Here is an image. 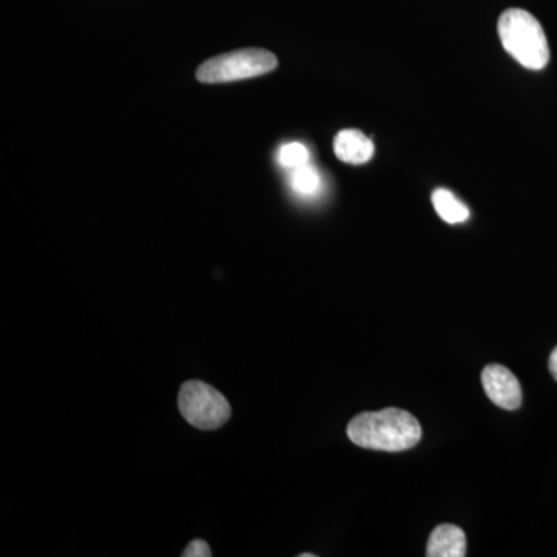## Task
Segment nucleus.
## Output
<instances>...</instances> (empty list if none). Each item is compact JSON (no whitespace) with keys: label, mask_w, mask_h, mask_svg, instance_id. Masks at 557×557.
I'll use <instances>...</instances> for the list:
<instances>
[{"label":"nucleus","mask_w":557,"mask_h":557,"mask_svg":"<svg viewBox=\"0 0 557 557\" xmlns=\"http://www.w3.org/2000/svg\"><path fill=\"white\" fill-rule=\"evenodd\" d=\"M347 435L361 448L398 453L413 448L421 438L417 418L401 409L359 413L348 423Z\"/></svg>","instance_id":"obj_1"},{"label":"nucleus","mask_w":557,"mask_h":557,"mask_svg":"<svg viewBox=\"0 0 557 557\" xmlns=\"http://www.w3.org/2000/svg\"><path fill=\"white\" fill-rule=\"evenodd\" d=\"M497 30L504 49L523 67L542 70L548 64L547 36L533 14L525 10H507L498 20Z\"/></svg>","instance_id":"obj_2"},{"label":"nucleus","mask_w":557,"mask_h":557,"mask_svg":"<svg viewBox=\"0 0 557 557\" xmlns=\"http://www.w3.org/2000/svg\"><path fill=\"white\" fill-rule=\"evenodd\" d=\"M276 67L277 58L271 51L244 49L203 62L197 70V79L205 84L234 83L267 75Z\"/></svg>","instance_id":"obj_3"},{"label":"nucleus","mask_w":557,"mask_h":557,"mask_svg":"<svg viewBox=\"0 0 557 557\" xmlns=\"http://www.w3.org/2000/svg\"><path fill=\"white\" fill-rule=\"evenodd\" d=\"M178 409L190 426L212 431L231 417L228 399L203 381H186L180 388Z\"/></svg>","instance_id":"obj_4"},{"label":"nucleus","mask_w":557,"mask_h":557,"mask_svg":"<svg viewBox=\"0 0 557 557\" xmlns=\"http://www.w3.org/2000/svg\"><path fill=\"white\" fill-rule=\"evenodd\" d=\"M482 384L487 398L498 408L507 410L520 408L522 388L518 379L504 366H486L482 373Z\"/></svg>","instance_id":"obj_5"},{"label":"nucleus","mask_w":557,"mask_h":557,"mask_svg":"<svg viewBox=\"0 0 557 557\" xmlns=\"http://www.w3.org/2000/svg\"><path fill=\"white\" fill-rule=\"evenodd\" d=\"M336 157L347 164L368 163L375 152L372 139L355 129L341 131L333 143Z\"/></svg>","instance_id":"obj_6"},{"label":"nucleus","mask_w":557,"mask_h":557,"mask_svg":"<svg viewBox=\"0 0 557 557\" xmlns=\"http://www.w3.org/2000/svg\"><path fill=\"white\" fill-rule=\"evenodd\" d=\"M428 557L467 556V536L456 525H438L432 531L428 542Z\"/></svg>","instance_id":"obj_7"},{"label":"nucleus","mask_w":557,"mask_h":557,"mask_svg":"<svg viewBox=\"0 0 557 557\" xmlns=\"http://www.w3.org/2000/svg\"><path fill=\"white\" fill-rule=\"evenodd\" d=\"M432 203L440 219L445 220L449 225L467 222L469 209L463 201L458 200L448 189H437L432 194Z\"/></svg>","instance_id":"obj_8"},{"label":"nucleus","mask_w":557,"mask_h":557,"mask_svg":"<svg viewBox=\"0 0 557 557\" xmlns=\"http://www.w3.org/2000/svg\"><path fill=\"white\" fill-rule=\"evenodd\" d=\"M289 188L302 199L317 196L319 190L322 189V178L317 168L307 163L292 170L289 172Z\"/></svg>","instance_id":"obj_9"},{"label":"nucleus","mask_w":557,"mask_h":557,"mask_svg":"<svg viewBox=\"0 0 557 557\" xmlns=\"http://www.w3.org/2000/svg\"><path fill=\"white\" fill-rule=\"evenodd\" d=\"M310 152L307 146L302 143H287L278 149L277 161L281 166L287 170H295V168L302 166L309 163Z\"/></svg>","instance_id":"obj_10"},{"label":"nucleus","mask_w":557,"mask_h":557,"mask_svg":"<svg viewBox=\"0 0 557 557\" xmlns=\"http://www.w3.org/2000/svg\"><path fill=\"white\" fill-rule=\"evenodd\" d=\"M183 557H209L212 556L211 548L207 542L201 541V539H196V541L190 542L188 547H186L185 552L182 553Z\"/></svg>","instance_id":"obj_11"},{"label":"nucleus","mask_w":557,"mask_h":557,"mask_svg":"<svg viewBox=\"0 0 557 557\" xmlns=\"http://www.w3.org/2000/svg\"><path fill=\"white\" fill-rule=\"evenodd\" d=\"M549 372H552L553 379L557 381V347L549 357Z\"/></svg>","instance_id":"obj_12"},{"label":"nucleus","mask_w":557,"mask_h":557,"mask_svg":"<svg viewBox=\"0 0 557 557\" xmlns=\"http://www.w3.org/2000/svg\"><path fill=\"white\" fill-rule=\"evenodd\" d=\"M300 557H314V555H307V553H304V555H300Z\"/></svg>","instance_id":"obj_13"}]
</instances>
